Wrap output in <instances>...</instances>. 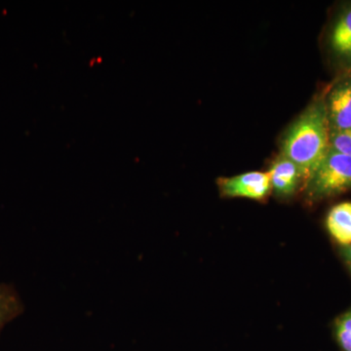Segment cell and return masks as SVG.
Returning <instances> with one entry per match:
<instances>
[{
  "label": "cell",
  "mask_w": 351,
  "mask_h": 351,
  "mask_svg": "<svg viewBox=\"0 0 351 351\" xmlns=\"http://www.w3.org/2000/svg\"><path fill=\"white\" fill-rule=\"evenodd\" d=\"M330 149V125L326 104L316 101L291 127L283 143V156L292 161L309 181Z\"/></svg>",
  "instance_id": "obj_1"
},
{
  "label": "cell",
  "mask_w": 351,
  "mask_h": 351,
  "mask_svg": "<svg viewBox=\"0 0 351 351\" xmlns=\"http://www.w3.org/2000/svg\"><path fill=\"white\" fill-rule=\"evenodd\" d=\"M351 188V157L330 149L306 182L307 195L314 199L338 195Z\"/></svg>",
  "instance_id": "obj_2"
},
{
  "label": "cell",
  "mask_w": 351,
  "mask_h": 351,
  "mask_svg": "<svg viewBox=\"0 0 351 351\" xmlns=\"http://www.w3.org/2000/svg\"><path fill=\"white\" fill-rule=\"evenodd\" d=\"M221 193L230 197H243L262 200L269 195L270 184L269 172L244 173L232 178H223L219 181Z\"/></svg>",
  "instance_id": "obj_3"
},
{
  "label": "cell",
  "mask_w": 351,
  "mask_h": 351,
  "mask_svg": "<svg viewBox=\"0 0 351 351\" xmlns=\"http://www.w3.org/2000/svg\"><path fill=\"white\" fill-rule=\"evenodd\" d=\"M326 107L330 131L351 129V80L332 90Z\"/></svg>",
  "instance_id": "obj_4"
},
{
  "label": "cell",
  "mask_w": 351,
  "mask_h": 351,
  "mask_svg": "<svg viewBox=\"0 0 351 351\" xmlns=\"http://www.w3.org/2000/svg\"><path fill=\"white\" fill-rule=\"evenodd\" d=\"M269 175L271 188L280 196L292 195L302 181L297 166L284 156L274 163Z\"/></svg>",
  "instance_id": "obj_5"
},
{
  "label": "cell",
  "mask_w": 351,
  "mask_h": 351,
  "mask_svg": "<svg viewBox=\"0 0 351 351\" xmlns=\"http://www.w3.org/2000/svg\"><path fill=\"white\" fill-rule=\"evenodd\" d=\"M326 225L332 239L343 246L351 245V202H343L332 208Z\"/></svg>",
  "instance_id": "obj_6"
},
{
  "label": "cell",
  "mask_w": 351,
  "mask_h": 351,
  "mask_svg": "<svg viewBox=\"0 0 351 351\" xmlns=\"http://www.w3.org/2000/svg\"><path fill=\"white\" fill-rule=\"evenodd\" d=\"M330 44L337 56L351 62V7L343 11L332 25Z\"/></svg>",
  "instance_id": "obj_7"
},
{
  "label": "cell",
  "mask_w": 351,
  "mask_h": 351,
  "mask_svg": "<svg viewBox=\"0 0 351 351\" xmlns=\"http://www.w3.org/2000/svg\"><path fill=\"white\" fill-rule=\"evenodd\" d=\"M24 311V304L13 286L0 284V332Z\"/></svg>",
  "instance_id": "obj_8"
},
{
  "label": "cell",
  "mask_w": 351,
  "mask_h": 351,
  "mask_svg": "<svg viewBox=\"0 0 351 351\" xmlns=\"http://www.w3.org/2000/svg\"><path fill=\"white\" fill-rule=\"evenodd\" d=\"M336 336L343 351H351V311L341 316L336 323Z\"/></svg>",
  "instance_id": "obj_9"
},
{
  "label": "cell",
  "mask_w": 351,
  "mask_h": 351,
  "mask_svg": "<svg viewBox=\"0 0 351 351\" xmlns=\"http://www.w3.org/2000/svg\"><path fill=\"white\" fill-rule=\"evenodd\" d=\"M330 149L351 157V129L330 131Z\"/></svg>",
  "instance_id": "obj_10"
},
{
  "label": "cell",
  "mask_w": 351,
  "mask_h": 351,
  "mask_svg": "<svg viewBox=\"0 0 351 351\" xmlns=\"http://www.w3.org/2000/svg\"><path fill=\"white\" fill-rule=\"evenodd\" d=\"M345 257L348 263H350L351 267V245L346 246L345 249Z\"/></svg>",
  "instance_id": "obj_11"
}]
</instances>
